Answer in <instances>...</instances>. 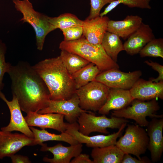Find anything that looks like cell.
<instances>
[{
	"mask_svg": "<svg viewBox=\"0 0 163 163\" xmlns=\"http://www.w3.org/2000/svg\"><path fill=\"white\" fill-rule=\"evenodd\" d=\"M148 65L158 72V76L156 78H152L150 80L153 82H158L163 81V66L158 63L151 60H146L144 62Z\"/></svg>",
	"mask_w": 163,
	"mask_h": 163,
	"instance_id": "cell-33",
	"label": "cell"
},
{
	"mask_svg": "<svg viewBox=\"0 0 163 163\" xmlns=\"http://www.w3.org/2000/svg\"><path fill=\"white\" fill-rule=\"evenodd\" d=\"M155 38L153 30L149 25L142 22L123 44L124 51L130 55L139 53L142 48Z\"/></svg>",
	"mask_w": 163,
	"mask_h": 163,
	"instance_id": "cell-18",
	"label": "cell"
},
{
	"mask_svg": "<svg viewBox=\"0 0 163 163\" xmlns=\"http://www.w3.org/2000/svg\"><path fill=\"white\" fill-rule=\"evenodd\" d=\"M141 57L163 58V39L155 38L149 41L139 53Z\"/></svg>",
	"mask_w": 163,
	"mask_h": 163,
	"instance_id": "cell-28",
	"label": "cell"
},
{
	"mask_svg": "<svg viewBox=\"0 0 163 163\" xmlns=\"http://www.w3.org/2000/svg\"><path fill=\"white\" fill-rule=\"evenodd\" d=\"M142 19L137 15H128L123 20H109L107 31L115 34L126 40L140 26Z\"/></svg>",
	"mask_w": 163,
	"mask_h": 163,
	"instance_id": "cell-21",
	"label": "cell"
},
{
	"mask_svg": "<svg viewBox=\"0 0 163 163\" xmlns=\"http://www.w3.org/2000/svg\"><path fill=\"white\" fill-rule=\"evenodd\" d=\"M133 99L129 90L110 88L106 101L98 112L102 115L108 114L110 110L126 107Z\"/></svg>",
	"mask_w": 163,
	"mask_h": 163,
	"instance_id": "cell-20",
	"label": "cell"
},
{
	"mask_svg": "<svg viewBox=\"0 0 163 163\" xmlns=\"http://www.w3.org/2000/svg\"><path fill=\"white\" fill-rule=\"evenodd\" d=\"M34 135V145H41L44 142L49 141H63L73 145L79 143L71 135L65 132L59 134L49 132L45 129H39L33 126H29Z\"/></svg>",
	"mask_w": 163,
	"mask_h": 163,
	"instance_id": "cell-23",
	"label": "cell"
},
{
	"mask_svg": "<svg viewBox=\"0 0 163 163\" xmlns=\"http://www.w3.org/2000/svg\"><path fill=\"white\" fill-rule=\"evenodd\" d=\"M59 56L71 75L90 63L78 55L65 50H61Z\"/></svg>",
	"mask_w": 163,
	"mask_h": 163,
	"instance_id": "cell-26",
	"label": "cell"
},
{
	"mask_svg": "<svg viewBox=\"0 0 163 163\" xmlns=\"http://www.w3.org/2000/svg\"><path fill=\"white\" fill-rule=\"evenodd\" d=\"M59 48L76 54L96 65L101 72L111 69H119L118 64L106 53L101 44L90 43L83 35L79 39L62 41Z\"/></svg>",
	"mask_w": 163,
	"mask_h": 163,
	"instance_id": "cell-3",
	"label": "cell"
},
{
	"mask_svg": "<svg viewBox=\"0 0 163 163\" xmlns=\"http://www.w3.org/2000/svg\"><path fill=\"white\" fill-rule=\"evenodd\" d=\"M149 137L147 132L139 125L128 124L124 134L115 145L124 153L132 154L139 159L148 149Z\"/></svg>",
	"mask_w": 163,
	"mask_h": 163,
	"instance_id": "cell-7",
	"label": "cell"
},
{
	"mask_svg": "<svg viewBox=\"0 0 163 163\" xmlns=\"http://www.w3.org/2000/svg\"><path fill=\"white\" fill-rule=\"evenodd\" d=\"M110 88L103 84L94 81L76 89L79 106L88 111H98L105 103Z\"/></svg>",
	"mask_w": 163,
	"mask_h": 163,
	"instance_id": "cell-8",
	"label": "cell"
},
{
	"mask_svg": "<svg viewBox=\"0 0 163 163\" xmlns=\"http://www.w3.org/2000/svg\"><path fill=\"white\" fill-rule=\"evenodd\" d=\"M129 90L134 99L144 101L163 99V81L155 82L139 78Z\"/></svg>",
	"mask_w": 163,
	"mask_h": 163,
	"instance_id": "cell-16",
	"label": "cell"
},
{
	"mask_svg": "<svg viewBox=\"0 0 163 163\" xmlns=\"http://www.w3.org/2000/svg\"><path fill=\"white\" fill-rule=\"evenodd\" d=\"M127 123L123 124L117 132L107 135H98L92 136L84 135L78 131V124L77 122L67 123L65 132L72 136L78 143L86 144L90 148H101L115 145L117 138L122 134Z\"/></svg>",
	"mask_w": 163,
	"mask_h": 163,
	"instance_id": "cell-10",
	"label": "cell"
},
{
	"mask_svg": "<svg viewBox=\"0 0 163 163\" xmlns=\"http://www.w3.org/2000/svg\"><path fill=\"white\" fill-rule=\"evenodd\" d=\"M106 16H99L95 18L83 21V35L90 43L101 44L103 37L107 31L109 20Z\"/></svg>",
	"mask_w": 163,
	"mask_h": 163,
	"instance_id": "cell-19",
	"label": "cell"
},
{
	"mask_svg": "<svg viewBox=\"0 0 163 163\" xmlns=\"http://www.w3.org/2000/svg\"><path fill=\"white\" fill-rule=\"evenodd\" d=\"M120 38L117 34L107 31L101 43L106 53L116 62L118 54L124 50L123 44Z\"/></svg>",
	"mask_w": 163,
	"mask_h": 163,
	"instance_id": "cell-24",
	"label": "cell"
},
{
	"mask_svg": "<svg viewBox=\"0 0 163 163\" xmlns=\"http://www.w3.org/2000/svg\"><path fill=\"white\" fill-rule=\"evenodd\" d=\"M65 41H68L78 40L83 35L82 26H75L61 30Z\"/></svg>",
	"mask_w": 163,
	"mask_h": 163,
	"instance_id": "cell-31",
	"label": "cell"
},
{
	"mask_svg": "<svg viewBox=\"0 0 163 163\" xmlns=\"http://www.w3.org/2000/svg\"><path fill=\"white\" fill-rule=\"evenodd\" d=\"M70 163H94L91 160L89 155L86 154L80 153L77 156L71 160Z\"/></svg>",
	"mask_w": 163,
	"mask_h": 163,
	"instance_id": "cell-35",
	"label": "cell"
},
{
	"mask_svg": "<svg viewBox=\"0 0 163 163\" xmlns=\"http://www.w3.org/2000/svg\"><path fill=\"white\" fill-rule=\"evenodd\" d=\"M12 163H30L31 161L29 158L25 156L14 154L10 157Z\"/></svg>",
	"mask_w": 163,
	"mask_h": 163,
	"instance_id": "cell-36",
	"label": "cell"
},
{
	"mask_svg": "<svg viewBox=\"0 0 163 163\" xmlns=\"http://www.w3.org/2000/svg\"><path fill=\"white\" fill-rule=\"evenodd\" d=\"M150 0H115L112 2L116 7L120 4H123L128 7L141 9H150Z\"/></svg>",
	"mask_w": 163,
	"mask_h": 163,
	"instance_id": "cell-30",
	"label": "cell"
},
{
	"mask_svg": "<svg viewBox=\"0 0 163 163\" xmlns=\"http://www.w3.org/2000/svg\"><path fill=\"white\" fill-rule=\"evenodd\" d=\"M131 105L122 109L113 110L112 116L134 120L140 126H147L149 123L146 117L163 118V115H158L156 112L160 109L158 102L155 99L145 101L134 99Z\"/></svg>",
	"mask_w": 163,
	"mask_h": 163,
	"instance_id": "cell-5",
	"label": "cell"
},
{
	"mask_svg": "<svg viewBox=\"0 0 163 163\" xmlns=\"http://www.w3.org/2000/svg\"><path fill=\"white\" fill-rule=\"evenodd\" d=\"M101 72L98 67L90 62L72 75L76 89L95 81L97 75Z\"/></svg>",
	"mask_w": 163,
	"mask_h": 163,
	"instance_id": "cell-25",
	"label": "cell"
},
{
	"mask_svg": "<svg viewBox=\"0 0 163 163\" xmlns=\"http://www.w3.org/2000/svg\"><path fill=\"white\" fill-rule=\"evenodd\" d=\"M149 137L148 149L153 162L159 161L163 151V118H152L147 126Z\"/></svg>",
	"mask_w": 163,
	"mask_h": 163,
	"instance_id": "cell-15",
	"label": "cell"
},
{
	"mask_svg": "<svg viewBox=\"0 0 163 163\" xmlns=\"http://www.w3.org/2000/svg\"><path fill=\"white\" fill-rule=\"evenodd\" d=\"M17 11L23 15L21 20L30 24L36 34L37 49L42 50L46 35L56 29L49 22L48 16L35 10L29 0H12Z\"/></svg>",
	"mask_w": 163,
	"mask_h": 163,
	"instance_id": "cell-4",
	"label": "cell"
},
{
	"mask_svg": "<svg viewBox=\"0 0 163 163\" xmlns=\"http://www.w3.org/2000/svg\"><path fill=\"white\" fill-rule=\"evenodd\" d=\"M41 146L40 151H49L53 154L52 158L45 157L43 159L44 161L50 163H70L72 158L81 153L83 146L82 144L80 143L69 146H64L59 143L51 147L43 143Z\"/></svg>",
	"mask_w": 163,
	"mask_h": 163,
	"instance_id": "cell-17",
	"label": "cell"
},
{
	"mask_svg": "<svg viewBox=\"0 0 163 163\" xmlns=\"http://www.w3.org/2000/svg\"><path fill=\"white\" fill-rule=\"evenodd\" d=\"M32 67L46 85L50 99L67 100L75 94L76 89L72 75L59 56L45 59Z\"/></svg>",
	"mask_w": 163,
	"mask_h": 163,
	"instance_id": "cell-2",
	"label": "cell"
},
{
	"mask_svg": "<svg viewBox=\"0 0 163 163\" xmlns=\"http://www.w3.org/2000/svg\"><path fill=\"white\" fill-rule=\"evenodd\" d=\"M142 75V72L140 70L126 72L119 69H111L100 73L95 81L110 88L129 90Z\"/></svg>",
	"mask_w": 163,
	"mask_h": 163,
	"instance_id": "cell-9",
	"label": "cell"
},
{
	"mask_svg": "<svg viewBox=\"0 0 163 163\" xmlns=\"http://www.w3.org/2000/svg\"><path fill=\"white\" fill-rule=\"evenodd\" d=\"M150 161L146 157L141 159L136 158L132 156L130 154L124 153L121 163H150Z\"/></svg>",
	"mask_w": 163,
	"mask_h": 163,
	"instance_id": "cell-34",
	"label": "cell"
},
{
	"mask_svg": "<svg viewBox=\"0 0 163 163\" xmlns=\"http://www.w3.org/2000/svg\"><path fill=\"white\" fill-rule=\"evenodd\" d=\"M0 98L6 103L10 113V120L9 124L2 127L1 130L10 132L18 131L29 137L34 138L33 133L22 114L16 98L12 96V100L9 101L1 91L0 92Z\"/></svg>",
	"mask_w": 163,
	"mask_h": 163,
	"instance_id": "cell-13",
	"label": "cell"
},
{
	"mask_svg": "<svg viewBox=\"0 0 163 163\" xmlns=\"http://www.w3.org/2000/svg\"><path fill=\"white\" fill-rule=\"evenodd\" d=\"M115 0H90L91 9L89 14L86 18L90 20L99 16L100 11L106 5Z\"/></svg>",
	"mask_w": 163,
	"mask_h": 163,
	"instance_id": "cell-32",
	"label": "cell"
},
{
	"mask_svg": "<svg viewBox=\"0 0 163 163\" xmlns=\"http://www.w3.org/2000/svg\"><path fill=\"white\" fill-rule=\"evenodd\" d=\"M11 81L12 96L21 110L27 114L46 107L50 100L48 90L42 79L28 62L11 65L8 73Z\"/></svg>",
	"mask_w": 163,
	"mask_h": 163,
	"instance_id": "cell-1",
	"label": "cell"
},
{
	"mask_svg": "<svg viewBox=\"0 0 163 163\" xmlns=\"http://www.w3.org/2000/svg\"><path fill=\"white\" fill-rule=\"evenodd\" d=\"M37 111L30 112L24 117L29 126L52 129L61 133L65 131L67 123L64 121V115L56 113H39Z\"/></svg>",
	"mask_w": 163,
	"mask_h": 163,
	"instance_id": "cell-14",
	"label": "cell"
},
{
	"mask_svg": "<svg viewBox=\"0 0 163 163\" xmlns=\"http://www.w3.org/2000/svg\"><path fill=\"white\" fill-rule=\"evenodd\" d=\"M78 97L75 93L67 100H53L50 99L47 106L37 111L39 113H56L62 114L69 123L77 122L78 118L83 112L88 111L81 109Z\"/></svg>",
	"mask_w": 163,
	"mask_h": 163,
	"instance_id": "cell-11",
	"label": "cell"
},
{
	"mask_svg": "<svg viewBox=\"0 0 163 163\" xmlns=\"http://www.w3.org/2000/svg\"><path fill=\"white\" fill-rule=\"evenodd\" d=\"M124 153L116 145L93 148L91 155L94 163H121Z\"/></svg>",
	"mask_w": 163,
	"mask_h": 163,
	"instance_id": "cell-22",
	"label": "cell"
},
{
	"mask_svg": "<svg viewBox=\"0 0 163 163\" xmlns=\"http://www.w3.org/2000/svg\"><path fill=\"white\" fill-rule=\"evenodd\" d=\"M78 131L82 134L89 136L93 132L108 134L107 129H119L128 120L124 118L112 116L108 118L105 115L97 116L90 111L82 112L77 121Z\"/></svg>",
	"mask_w": 163,
	"mask_h": 163,
	"instance_id": "cell-6",
	"label": "cell"
},
{
	"mask_svg": "<svg viewBox=\"0 0 163 163\" xmlns=\"http://www.w3.org/2000/svg\"><path fill=\"white\" fill-rule=\"evenodd\" d=\"M34 138L23 133L0 130V159L10 157L25 146L34 145Z\"/></svg>",
	"mask_w": 163,
	"mask_h": 163,
	"instance_id": "cell-12",
	"label": "cell"
},
{
	"mask_svg": "<svg viewBox=\"0 0 163 163\" xmlns=\"http://www.w3.org/2000/svg\"><path fill=\"white\" fill-rule=\"evenodd\" d=\"M48 20L56 29L59 28L61 30L73 26H82L83 24V21L69 13L63 14L56 17H48Z\"/></svg>",
	"mask_w": 163,
	"mask_h": 163,
	"instance_id": "cell-27",
	"label": "cell"
},
{
	"mask_svg": "<svg viewBox=\"0 0 163 163\" xmlns=\"http://www.w3.org/2000/svg\"><path fill=\"white\" fill-rule=\"evenodd\" d=\"M6 50L5 45L0 40V92L4 87L3 83L4 75L5 73H8L11 66L10 63L5 61V55Z\"/></svg>",
	"mask_w": 163,
	"mask_h": 163,
	"instance_id": "cell-29",
	"label": "cell"
}]
</instances>
